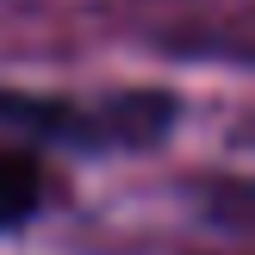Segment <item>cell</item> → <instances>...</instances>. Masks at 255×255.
Here are the masks:
<instances>
[{"label":"cell","instance_id":"1","mask_svg":"<svg viewBox=\"0 0 255 255\" xmlns=\"http://www.w3.org/2000/svg\"><path fill=\"white\" fill-rule=\"evenodd\" d=\"M0 125L31 137V143H62V149H81V156L149 149L174 131V94H156V87H119V94L0 87Z\"/></svg>","mask_w":255,"mask_h":255},{"label":"cell","instance_id":"2","mask_svg":"<svg viewBox=\"0 0 255 255\" xmlns=\"http://www.w3.org/2000/svg\"><path fill=\"white\" fill-rule=\"evenodd\" d=\"M50 199V168L31 143H0V237L25 231Z\"/></svg>","mask_w":255,"mask_h":255}]
</instances>
